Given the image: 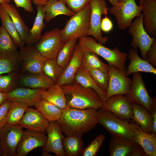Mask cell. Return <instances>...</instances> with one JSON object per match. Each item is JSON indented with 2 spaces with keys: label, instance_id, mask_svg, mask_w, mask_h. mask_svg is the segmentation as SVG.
I'll use <instances>...</instances> for the list:
<instances>
[{
  "label": "cell",
  "instance_id": "ba28073f",
  "mask_svg": "<svg viewBox=\"0 0 156 156\" xmlns=\"http://www.w3.org/2000/svg\"><path fill=\"white\" fill-rule=\"evenodd\" d=\"M65 42L62 40L61 30L56 28L44 33L33 46L46 59L55 58Z\"/></svg>",
  "mask_w": 156,
  "mask_h": 156
},
{
  "label": "cell",
  "instance_id": "f5cc1de1",
  "mask_svg": "<svg viewBox=\"0 0 156 156\" xmlns=\"http://www.w3.org/2000/svg\"><path fill=\"white\" fill-rule=\"evenodd\" d=\"M113 6L117 4L119 2L118 0H108Z\"/></svg>",
  "mask_w": 156,
  "mask_h": 156
},
{
  "label": "cell",
  "instance_id": "30bf717a",
  "mask_svg": "<svg viewBox=\"0 0 156 156\" xmlns=\"http://www.w3.org/2000/svg\"><path fill=\"white\" fill-rule=\"evenodd\" d=\"M90 28L88 36H91L102 45L106 44L109 41L107 36L103 37L101 32V25L102 16H107L108 8L105 0H91Z\"/></svg>",
  "mask_w": 156,
  "mask_h": 156
},
{
  "label": "cell",
  "instance_id": "8fae6325",
  "mask_svg": "<svg viewBox=\"0 0 156 156\" xmlns=\"http://www.w3.org/2000/svg\"><path fill=\"white\" fill-rule=\"evenodd\" d=\"M126 71L108 65L109 81L106 99L117 94H129L132 80L126 76Z\"/></svg>",
  "mask_w": 156,
  "mask_h": 156
},
{
  "label": "cell",
  "instance_id": "ab89813d",
  "mask_svg": "<svg viewBox=\"0 0 156 156\" xmlns=\"http://www.w3.org/2000/svg\"><path fill=\"white\" fill-rule=\"evenodd\" d=\"M19 73L14 72L0 75V92L7 94L17 85Z\"/></svg>",
  "mask_w": 156,
  "mask_h": 156
},
{
  "label": "cell",
  "instance_id": "4dcf8cb0",
  "mask_svg": "<svg viewBox=\"0 0 156 156\" xmlns=\"http://www.w3.org/2000/svg\"><path fill=\"white\" fill-rule=\"evenodd\" d=\"M42 99L61 108L64 109L67 107L66 98L63 90L61 86L55 83L44 91Z\"/></svg>",
  "mask_w": 156,
  "mask_h": 156
},
{
  "label": "cell",
  "instance_id": "11a10c76",
  "mask_svg": "<svg viewBox=\"0 0 156 156\" xmlns=\"http://www.w3.org/2000/svg\"><path fill=\"white\" fill-rule=\"evenodd\" d=\"M51 155L49 153L42 150V156H50L51 155Z\"/></svg>",
  "mask_w": 156,
  "mask_h": 156
},
{
  "label": "cell",
  "instance_id": "5b68a950",
  "mask_svg": "<svg viewBox=\"0 0 156 156\" xmlns=\"http://www.w3.org/2000/svg\"><path fill=\"white\" fill-rule=\"evenodd\" d=\"M96 118L97 123L102 125L111 135L134 140L133 131L127 120L102 108L97 110Z\"/></svg>",
  "mask_w": 156,
  "mask_h": 156
},
{
  "label": "cell",
  "instance_id": "bcb514c9",
  "mask_svg": "<svg viewBox=\"0 0 156 156\" xmlns=\"http://www.w3.org/2000/svg\"><path fill=\"white\" fill-rule=\"evenodd\" d=\"M17 8H21L25 10L31 12L33 9L31 0H13Z\"/></svg>",
  "mask_w": 156,
  "mask_h": 156
},
{
  "label": "cell",
  "instance_id": "d6986e66",
  "mask_svg": "<svg viewBox=\"0 0 156 156\" xmlns=\"http://www.w3.org/2000/svg\"><path fill=\"white\" fill-rule=\"evenodd\" d=\"M45 89L16 87L7 94L6 99L11 101L20 102L29 106H34L36 102L42 99V93Z\"/></svg>",
  "mask_w": 156,
  "mask_h": 156
},
{
  "label": "cell",
  "instance_id": "6f0895ef",
  "mask_svg": "<svg viewBox=\"0 0 156 156\" xmlns=\"http://www.w3.org/2000/svg\"><path fill=\"white\" fill-rule=\"evenodd\" d=\"M3 153L2 151L0 145V155L1 156Z\"/></svg>",
  "mask_w": 156,
  "mask_h": 156
},
{
  "label": "cell",
  "instance_id": "f1b7e54d",
  "mask_svg": "<svg viewBox=\"0 0 156 156\" xmlns=\"http://www.w3.org/2000/svg\"><path fill=\"white\" fill-rule=\"evenodd\" d=\"M10 17L20 38L25 44L29 29L21 18L18 10L12 4H0Z\"/></svg>",
  "mask_w": 156,
  "mask_h": 156
},
{
  "label": "cell",
  "instance_id": "4fadbf2b",
  "mask_svg": "<svg viewBox=\"0 0 156 156\" xmlns=\"http://www.w3.org/2000/svg\"><path fill=\"white\" fill-rule=\"evenodd\" d=\"M19 51L22 61L20 74L43 73L42 68L46 59L33 46H25Z\"/></svg>",
  "mask_w": 156,
  "mask_h": 156
},
{
  "label": "cell",
  "instance_id": "d4e9b609",
  "mask_svg": "<svg viewBox=\"0 0 156 156\" xmlns=\"http://www.w3.org/2000/svg\"><path fill=\"white\" fill-rule=\"evenodd\" d=\"M44 8L45 11L44 21L47 23L58 15H64L71 16L75 14L62 0H49L44 5Z\"/></svg>",
  "mask_w": 156,
  "mask_h": 156
},
{
  "label": "cell",
  "instance_id": "277c9868",
  "mask_svg": "<svg viewBox=\"0 0 156 156\" xmlns=\"http://www.w3.org/2000/svg\"><path fill=\"white\" fill-rule=\"evenodd\" d=\"M90 12L89 4L70 16L61 30V37L63 42L73 38L78 39L88 36L90 28Z\"/></svg>",
  "mask_w": 156,
  "mask_h": 156
},
{
  "label": "cell",
  "instance_id": "8992f818",
  "mask_svg": "<svg viewBox=\"0 0 156 156\" xmlns=\"http://www.w3.org/2000/svg\"><path fill=\"white\" fill-rule=\"evenodd\" d=\"M142 9V5H138L135 0H121L108 10L115 17L118 29L124 30L131 26L135 17L140 15Z\"/></svg>",
  "mask_w": 156,
  "mask_h": 156
},
{
  "label": "cell",
  "instance_id": "db71d44e",
  "mask_svg": "<svg viewBox=\"0 0 156 156\" xmlns=\"http://www.w3.org/2000/svg\"><path fill=\"white\" fill-rule=\"evenodd\" d=\"M10 2V0H0V4L9 3Z\"/></svg>",
  "mask_w": 156,
  "mask_h": 156
},
{
  "label": "cell",
  "instance_id": "e0dca14e",
  "mask_svg": "<svg viewBox=\"0 0 156 156\" xmlns=\"http://www.w3.org/2000/svg\"><path fill=\"white\" fill-rule=\"evenodd\" d=\"M127 121L133 131L134 140L143 148L148 156H156V134L145 132L133 120Z\"/></svg>",
  "mask_w": 156,
  "mask_h": 156
},
{
  "label": "cell",
  "instance_id": "ac0fdd59",
  "mask_svg": "<svg viewBox=\"0 0 156 156\" xmlns=\"http://www.w3.org/2000/svg\"><path fill=\"white\" fill-rule=\"evenodd\" d=\"M49 122L36 109L29 107L18 125L23 128L45 133Z\"/></svg>",
  "mask_w": 156,
  "mask_h": 156
},
{
  "label": "cell",
  "instance_id": "603a6c76",
  "mask_svg": "<svg viewBox=\"0 0 156 156\" xmlns=\"http://www.w3.org/2000/svg\"><path fill=\"white\" fill-rule=\"evenodd\" d=\"M137 49L133 48L129 51V59L130 63L126 71V75L128 76L131 74L136 72H144L156 74V69L147 60L141 58L138 54Z\"/></svg>",
  "mask_w": 156,
  "mask_h": 156
},
{
  "label": "cell",
  "instance_id": "91938a15",
  "mask_svg": "<svg viewBox=\"0 0 156 156\" xmlns=\"http://www.w3.org/2000/svg\"><path fill=\"white\" fill-rule=\"evenodd\" d=\"M121 0H118V1H120Z\"/></svg>",
  "mask_w": 156,
  "mask_h": 156
},
{
  "label": "cell",
  "instance_id": "c3c4849f",
  "mask_svg": "<svg viewBox=\"0 0 156 156\" xmlns=\"http://www.w3.org/2000/svg\"><path fill=\"white\" fill-rule=\"evenodd\" d=\"M152 116V132L156 134V106L151 112Z\"/></svg>",
  "mask_w": 156,
  "mask_h": 156
},
{
  "label": "cell",
  "instance_id": "7bdbcfd3",
  "mask_svg": "<svg viewBox=\"0 0 156 156\" xmlns=\"http://www.w3.org/2000/svg\"><path fill=\"white\" fill-rule=\"evenodd\" d=\"M75 13L82 10L90 4L91 0H62Z\"/></svg>",
  "mask_w": 156,
  "mask_h": 156
},
{
  "label": "cell",
  "instance_id": "680465c9",
  "mask_svg": "<svg viewBox=\"0 0 156 156\" xmlns=\"http://www.w3.org/2000/svg\"><path fill=\"white\" fill-rule=\"evenodd\" d=\"M1 7V4H0V9Z\"/></svg>",
  "mask_w": 156,
  "mask_h": 156
},
{
  "label": "cell",
  "instance_id": "3957f363",
  "mask_svg": "<svg viewBox=\"0 0 156 156\" xmlns=\"http://www.w3.org/2000/svg\"><path fill=\"white\" fill-rule=\"evenodd\" d=\"M78 40V44L84 51H91L101 56L108 62L109 65L126 70L125 62L127 60V54L120 51L117 47L110 49L88 36L80 38Z\"/></svg>",
  "mask_w": 156,
  "mask_h": 156
},
{
  "label": "cell",
  "instance_id": "6da1fadb",
  "mask_svg": "<svg viewBox=\"0 0 156 156\" xmlns=\"http://www.w3.org/2000/svg\"><path fill=\"white\" fill-rule=\"evenodd\" d=\"M97 109H80L67 106L58 121L61 131L66 136L82 137V135L96 126Z\"/></svg>",
  "mask_w": 156,
  "mask_h": 156
},
{
  "label": "cell",
  "instance_id": "484cf974",
  "mask_svg": "<svg viewBox=\"0 0 156 156\" xmlns=\"http://www.w3.org/2000/svg\"><path fill=\"white\" fill-rule=\"evenodd\" d=\"M37 14L32 28L29 30L26 44L27 46H33L40 38L42 31L45 27L44 23L45 11L44 6L37 5Z\"/></svg>",
  "mask_w": 156,
  "mask_h": 156
},
{
  "label": "cell",
  "instance_id": "681fc988",
  "mask_svg": "<svg viewBox=\"0 0 156 156\" xmlns=\"http://www.w3.org/2000/svg\"><path fill=\"white\" fill-rule=\"evenodd\" d=\"M130 156H148V155L143 148L140 145L132 153Z\"/></svg>",
  "mask_w": 156,
  "mask_h": 156
},
{
  "label": "cell",
  "instance_id": "cb8c5ba5",
  "mask_svg": "<svg viewBox=\"0 0 156 156\" xmlns=\"http://www.w3.org/2000/svg\"><path fill=\"white\" fill-rule=\"evenodd\" d=\"M142 11L144 28L152 37L156 35V0H144Z\"/></svg>",
  "mask_w": 156,
  "mask_h": 156
},
{
  "label": "cell",
  "instance_id": "1f68e13d",
  "mask_svg": "<svg viewBox=\"0 0 156 156\" xmlns=\"http://www.w3.org/2000/svg\"><path fill=\"white\" fill-rule=\"evenodd\" d=\"M74 80L84 87L90 88L94 90L105 102L106 99V92L97 85L88 71L81 66L75 75Z\"/></svg>",
  "mask_w": 156,
  "mask_h": 156
},
{
  "label": "cell",
  "instance_id": "9f6ffc18",
  "mask_svg": "<svg viewBox=\"0 0 156 156\" xmlns=\"http://www.w3.org/2000/svg\"><path fill=\"white\" fill-rule=\"evenodd\" d=\"M144 1V0H140L139 5H142Z\"/></svg>",
  "mask_w": 156,
  "mask_h": 156
},
{
  "label": "cell",
  "instance_id": "f6af8a7d",
  "mask_svg": "<svg viewBox=\"0 0 156 156\" xmlns=\"http://www.w3.org/2000/svg\"><path fill=\"white\" fill-rule=\"evenodd\" d=\"M147 60L156 69V38L155 37L147 53Z\"/></svg>",
  "mask_w": 156,
  "mask_h": 156
},
{
  "label": "cell",
  "instance_id": "5bb4252c",
  "mask_svg": "<svg viewBox=\"0 0 156 156\" xmlns=\"http://www.w3.org/2000/svg\"><path fill=\"white\" fill-rule=\"evenodd\" d=\"M47 140L45 133L26 129L24 131L17 145L16 156H26L35 148H43Z\"/></svg>",
  "mask_w": 156,
  "mask_h": 156
},
{
  "label": "cell",
  "instance_id": "f35d334b",
  "mask_svg": "<svg viewBox=\"0 0 156 156\" xmlns=\"http://www.w3.org/2000/svg\"><path fill=\"white\" fill-rule=\"evenodd\" d=\"M64 69L57 64L55 58L46 59L44 64L42 71L55 83L61 75Z\"/></svg>",
  "mask_w": 156,
  "mask_h": 156
},
{
  "label": "cell",
  "instance_id": "2e32d148",
  "mask_svg": "<svg viewBox=\"0 0 156 156\" xmlns=\"http://www.w3.org/2000/svg\"><path fill=\"white\" fill-rule=\"evenodd\" d=\"M46 132L47 134V140L42 150L49 153L53 152L57 156H66L62 143L64 136L58 121L49 122Z\"/></svg>",
  "mask_w": 156,
  "mask_h": 156
},
{
  "label": "cell",
  "instance_id": "60d3db41",
  "mask_svg": "<svg viewBox=\"0 0 156 156\" xmlns=\"http://www.w3.org/2000/svg\"><path fill=\"white\" fill-rule=\"evenodd\" d=\"M88 71L97 85L106 93L109 81L108 73L95 68Z\"/></svg>",
  "mask_w": 156,
  "mask_h": 156
},
{
  "label": "cell",
  "instance_id": "e575fe53",
  "mask_svg": "<svg viewBox=\"0 0 156 156\" xmlns=\"http://www.w3.org/2000/svg\"><path fill=\"white\" fill-rule=\"evenodd\" d=\"M0 18L2 23V26L5 28L18 47L20 49L23 48L25 44L21 39L10 17L1 5Z\"/></svg>",
  "mask_w": 156,
  "mask_h": 156
},
{
  "label": "cell",
  "instance_id": "74e56055",
  "mask_svg": "<svg viewBox=\"0 0 156 156\" xmlns=\"http://www.w3.org/2000/svg\"><path fill=\"white\" fill-rule=\"evenodd\" d=\"M18 47L5 28L0 27V56L15 51Z\"/></svg>",
  "mask_w": 156,
  "mask_h": 156
},
{
  "label": "cell",
  "instance_id": "52a82bcc",
  "mask_svg": "<svg viewBox=\"0 0 156 156\" xmlns=\"http://www.w3.org/2000/svg\"><path fill=\"white\" fill-rule=\"evenodd\" d=\"M133 75L130 91L126 96L131 103L140 105L151 112L156 106V97L150 96L140 72L133 73Z\"/></svg>",
  "mask_w": 156,
  "mask_h": 156
},
{
  "label": "cell",
  "instance_id": "9c48e42d",
  "mask_svg": "<svg viewBox=\"0 0 156 156\" xmlns=\"http://www.w3.org/2000/svg\"><path fill=\"white\" fill-rule=\"evenodd\" d=\"M143 13H141L134 19L129 27L128 31L132 37L131 46L135 49L139 47L142 59L147 60V52L155 37H151L145 30L143 25Z\"/></svg>",
  "mask_w": 156,
  "mask_h": 156
},
{
  "label": "cell",
  "instance_id": "f546056e",
  "mask_svg": "<svg viewBox=\"0 0 156 156\" xmlns=\"http://www.w3.org/2000/svg\"><path fill=\"white\" fill-rule=\"evenodd\" d=\"M34 106L49 122L58 121L64 109L42 99L36 102Z\"/></svg>",
  "mask_w": 156,
  "mask_h": 156
},
{
  "label": "cell",
  "instance_id": "ee69618b",
  "mask_svg": "<svg viewBox=\"0 0 156 156\" xmlns=\"http://www.w3.org/2000/svg\"><path fill=\"white\" fill-rule=\"evenodd\" d=\"M11 102L6 99L0 106V129L7 124L8 110Z\"/></svg>",
  "mask_w": 156,
  "mask_h": 156
},
{
  "label": "cell",
  "instance_id": "ffe728a7",
  "mask_svg": "<svg viewBox=\"0 0 156 156\" xmlns=\"http://www.w3.org/2000/svg\"><path fill=\"white\" fill-rule=\"evenodd\" d=\"M84 51L78 43L72 57L55 84L61 86L74 80L75 75L81 66Z\"/></svg>",
  "mask_w": 156,
  "mask_h": 156
},
{
  "label": "cell",
  "instance_id": "9a60e30c",
  "mask_svg": "<svg viewBox=\"0 0 156 156\" xmlns=\"http://www.w3.org/2000/svg\"><path fill=\"white\" fill-rule=\"evenodd\" d=\"M101 108L123 119L128 120L132 119L131 103L124 94H117L106 98Z\"/></svg>",
  "mask_w": 156,
  "mask_h": 156
},
{
  "label": "cell",
  "instance_id": "816d5d0a",
  "mask_svg": "<svg viewBox=\"0 0 156 156\" xmlns=\"http://www.w3.org/2000/svg\"><path fill=\"white\" fill-rule=\"evenodd\" d=\"M7 94L0 92V106L6 99Z\"/></svg>",
  "mask_w": 156,
  "mask_h": 156
},
{
  "label": "cell",
  "instance_id": "7402d4cb",
  "mask_svg": "<svg viewBox=\"0 0 156 156\" xmlns=\"http://www.w3.org/2000/svg\"><path fill=\"white\" fill-rule=\"evenodd\" d=\"M54 84L52 80L43 73H19L17 86L31 88L47 89Z\"/></svg>",
  "mask_w": 156,
  "mask_h": 156
},
{
  "label": "cell",
  "instance_id": "d6a6232c",
  "mask_svg": "<svg viewBox=\"0 0 156 156\" xmlns=\"http://www.w3.org/2000/svg\"><path fill=\"white\" fill-rule=\"evenodd\" d=\"M78 40L75 38L66 41L55 58L57 64L64 70L72 57Z\"/></svg>",
  "mask_w": 156,
  "mask_h": 156
},
{
  "label": "cell",
  "instance_id": "7a4b0ae2",
  "mask_svg": "<svg viewBox=\"0 0 156 156\" xmlns=\"http://www.w3.org/2000/svg\"><path fill=\"white\" fill-rule=\"evenodd\" d=\"M61 86L69 107L80 109L94 108L98 110L104 105V101L96 91L84 87L75 80Z\"/></svg>",
  "mask_w": 156,
  "mask_h": 156
},
{
  "label": "cell",
  "instance_id": "4316f807",
  "mask_svg": "<svg viewBox=\"0 0 156 156\" xmlns=\"http://www.w3.org/2000/svg\"><path fill=\"white\" fill-rule=\"evenodd\" d=\"M133 121L143 131L151 133L152 132V116L151 113L144 107L131 103Z\"/></svg>",
  "mask_w": 156,
  "mask_h": 156
},
{
  "label": "cell",
  "instance_id": "83f0119b",
  "mask_svg": "<svg viewBox=\"0 0 156 156\" xmlns=\"http://www.w3.org/2000/svg\"><path fill=\"white\" fill-rule=\"evenodd\" d=\"M22 63L20 53L17 50L0 56V75L20 72Z\"/></svg>",
  "mask_w": 156,
  "mask_h": 156
},
{
  "label": "cell",
  "instance_id": "f907efd6",
  "mask_svg": "<svg viewBox=\"0 0 156 156\" xmlns=\"http://www.w3.org/2000/svg\"><path fill=\"white\" fill-rule=\"evenodd\" d=\"M31 1L36 6L41 5L44 6L46 2L49 0H31Z\"/></svg>",
  "mask_w": 156,
  "mask_h": 156
},
{
  "label": "cell",
  "instance_id": "44dd1931",
  "mask_svg": "<svg viewBox=\"0 0 156 156\" xmlns=\"http://www.w3.org/2000/svg\"><path fill=\"white\" fill-rule=\"evenodd\" d=\"M140 146L134 140L111 135L108 150L110 156H130Z\"/></svg>",
  "mask_w": 156,
  "mask_h": 156
},
{
  "label": "cell",
  "instance_id": "836d02e7",
  "mask_svg": "<svg viewBox=\"0 0 156 156\" xmlns=\"http://www.w3.org/2000/svg\"><path fill=\"white\" fill-rule=\"evenodd\" d=\"M82 137L66 136L63 140V145L66 156H77L81 155L84 143Z\"/></svg>",
  "mask_w": 156,
  "mask_h": 156
},
{
  "label": "cell",
  "instance_id": "d590c367",
  "mask_svg": "<svg viewBox=\"0 0 156 156\" xmlns=\"http://www.w3.org/2000/svg\"><path fill=\"white\" fill-rule=\"evenodd\" d=\"M81 66L88 71L95 68L108 73V65L102 62L97 55L91 51H84Z\"/></svg>",
  "mask_w": 156,
  "mask_h": 156
},
{
  "label": "cell",
  "instance_id": "8d00e7d4",
  "mask_svg": "<svg viewBox=\"0 0 156 156\" xmlns=\"http://www.w3.org/2000/svg\"><path fill=\"white\" fill-rule=\"evenodd\" d=\"M29 107L28 105L20 102L11 101L8 110L7 123L18 125L20 120Z\"/></svg>",
  "mask_w": 156,
  "mask_h": 156
},
{
  "label": "cell",
  "instance_id": "b9f144b4",
  "mask_svg": "<svg viewBox=\"0 0 156 156\" xmlns=\"http://www.w3.org/2000/svg\"><path fill=\"white\" fill-rule=\"evenodd\" d=\"M105 139L104 136L100 134L87 147L83 149L82 156H95Z\"/></svg>",
  "mask_w": 156,
  "mask_h": 156
},
{
  "label": "cell",
  "instance_id": "7c38bea8",
  "mask_svg": "<svg viewBox=\"0 0 156 156\" xmlns=\"http://www.w3.org/2000/svg\"><path fill=\"white\" fill-rule=\"evenodd\" d=\"M23 131L19 125L8 123L0 129L1 156H16V148Z\"/></svg>",
  "mask_w": 156,
  "mask_h": 156
},
{
  "label": "cell",
  "instance_id": "7dc6e473",
  "mask_svg": "<svg viewBox=\"0 0 156 156\" xmlns=\"http://www.w3.org/2000/svg\"><path fill=\"white\" fill-rule=\"evenodd\" d=\"M113 28V23L107 16L102 19L101 28V31L105 33H108L111 31Z\"/></svg>",
  "mask_w": 156,
  "mask_h": 156
}]
</instances>
